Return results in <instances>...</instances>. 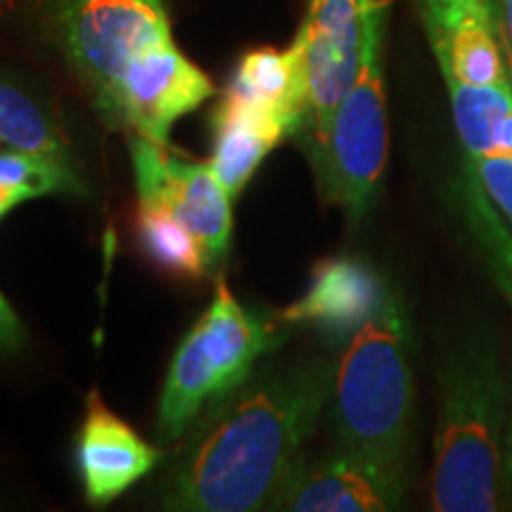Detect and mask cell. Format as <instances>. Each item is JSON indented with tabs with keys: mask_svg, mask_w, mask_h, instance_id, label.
Wrapping results in <instances>:
<instances>
[{
	"mask_svg": "<svg viewBox=\"0 0 512 512\" xmlns=\"http://www.w3.org/2000/svg\"><path fill=\"white\" fill-rule=\"evenodd\" d=\"M406 489L408 456L337 446L316 465H299L271 510L384 512L399 508Z\"/></svg>",
	"mask_w": 512,
	"mask_h": 512,
	"instance_id": "9",
	"label": "cell"
},
{
	"mask_svg": "<svg viewBox=\"0 0 512 512\" xmlns=\"http://www.w3.org/2000/svg\"><path fill=\"white\" fill-rule=\"evenodd\" d=\"M223 95L273 114L299 133L309 126L311 117L309 69L302 46L292 41L285 50L259 48L247 53Z\"/></svg>",
	"mask_w": 512,
	"mask_h": 512,
	"instance_id": "14",
	"label": "cell"
},
{
	"mask_svg": "<svg viewBox=\"0 0 512 512\" xmlns=\"http://www.w3.org/2000/svg\"><path fill=\"white\" fill-rule=\"evenodd\" d=\"M0 183L27 188L36 197L43 195H88L79 169H69L46 157L27 155V152H0Z\"/></svg>",
	"mask_w": 512,
	"mask_h": 512,
	"instance_id": "19",
	"label": "cell"
},
{
	"mask_svg": "<svg viewBox=\"0 0 512 512\" xmlns=\"http://www.w3.org/2000/svg\"><path fill=\"white\" fill-rule=\"evenodd\" d=\"M332 375L325 361L271 370L214 403L166 477L162 508L271 510L304 463V444L330 401Z\"/></svg>",
	"mask_w": 512,
	"mask_h": 512,
	"instance_id": "1",
	"label": "cell"
},
{
	"mask_svg": "<svg viewBox=\"0 0 512 512\" xmlns=\"http://www.w3.org/2000/svg\"><path fill=\"white\" fill-rule=\"evenodd\" d=\"M508 389L494 347L472 339L441 370L430 477L437 512H494L505 496Z\"/></svg>",
	"mask_w": 512,
	"mask_h": 512,
	"instance_id": "2",
	"label": "cell"
},
{
	"mask_svg": "<svg viewBox=\"0 0 512 512\" xmlns=\"http://www.w3.org/2000/svg\"><path fill=\"white\" fill-rule=\"evenodd\" d=\"M503 15H505V41L512 57V0H503Z\"/></svg>",
	"mask_w": 512,
	"mask_h": 512,
	"instance_id": "24",
	"label": "cell"
},
{
	"mask_svg": "<svg viewBox=\"0 0 512 512\" xmlns=\"http://www.w3.org/2000/svg\"><path fill=\"white\" fill-rule=\"evenodd\" d=\"M164 451L152 446L121 420L102 401L98 389L86 396L79 434H76V467L83 494L93 508H105L112 501L150 475L162 463Z\"/></svg>",
	"mask_w": 512,
	"mask_h": 512,
	"instance_id": "12",
	"label": "cell"
},
{
	"mask_svg": "<svg viewBox=\"0 0 512 512\" xmlns=\"http://www.w3.org/2000/svg\"><path fill=\"white\" fill-rule=\"evenodd\" d=\"M472 166L475 181L498 214L512 228V150L496 145L482 155L467 159Z\"/></svg>",
	"mask_w": 512,
	"mask_h": 512,
	"instance_id": "20",
	"label": "cell"
},
{
	"mask_svg": "<svg viewBox=\"0 0 512 512\" xmlns=\"http://www.w3.org/2000/svg\"><path fill=\"white\" fill-rule=\"evenodd\" d=\"M294 41L304 50L311 88L313 159L325 150L332 119L361 55V0H309Z\"/></svg>",
	"mask_w": 512,
	"mask_h": 512,
	"instance_id": "11",
	"label": "cell"
},
{
	"mask_svg": "<svg viewBox=\"0 0 512 512\" xmlns=\"http://www.w3.org/2000/svg\"><path fill=\"white\" fill-rule=\"evenodd\" d=\"M138 202H157L190 228L209 266L228 254L233 235V200L207 162H188L166 145L128 138Z\"/></svg>",
	"mask_w": 512,
	"mask_h": 512,
	"instance_id": "8",
	"label": "cell"
},
{
	"mask_svg": "<svg viewBox=\"0 0 512 512\" xmlns=\"http://www.w3.org/2000/svg\"><path fill=\"white\" fill-rule=\"evenodd\" d=\"M211 133L214 150L209 164L230 200H238L261 162L283 145V140L294 136L287 121L242 105L228 95H223L211 114Z\"/></svg>",
	"mask_w": 512,
	"mask_h": 512,
	"instance_id": "15",
	"label": "cell"
},
{
	"mask_svg": "<svg viewBox=\"0 0 512 512\" xmlns=\"http://www.w3.org/2000/svg\"><path fill=\"white\" fill-rule=\"evenodd\" d=\"M465 216L472 233H475L479 249H482L491 278L496 280L498 290L512 304V228L489 202L477 181L467 185Z\"/></svg>",
	"mask_w": 512,
	"mask_h": 512,
	"instance_id": "18",
	"label": "cell"
},
{
	"mask_svg": "<svg viewBox=\"0 0 512 512\" xmlns=\"http://www.w3.org/2000/svg\"><path fill=\"white\" fill-rule=\"evenodd\" d=\"M29 200H36V195L31 190L0 183V221H3L12 209L19 207L22 202H29Z\"/></svg>",
	"mask_w": 512,
	"mask_h": 512,
	"instance_id": "22",
	"label": "cell"
},
{
	"mask_svg": "<svg viewBox=\"0 0 512 512\" xmlns=\"http://www.w3.org/2000/svg\"><path fill=\"white\" fill-rule=\"evenodd\" d=\"M387 297L375 268L354 256H335L316 264L306 292L280 313V323L313 325L320 335L344 347L382 309Z\"/></svg>",
	"mask_w": 512,
	"mask_h": 512,
	"instance_id": "13",
	"label": "cell"
},
{
	"mask_svg": "<svg viewBox=\"0 0 512 512\" xmlns=\"http://www.w3.org/2000/svg\"><path fill=\"white\" fill-rule=\"evenodd\" d=\"M505 496L512 498V411L508 413V430H505Z\"/></svg>",
	"mask_w": 512,
	"mask_h": 512,
	"instance_id": "23",
	"label": "cell"
},
{
	"mask_svg": "<svg viewBox=\"0 0 512 512\" xmlns=\"http://www.w3.org/2000/svg\"><path fill=\"white\" fill-rule=\"evenodd\" d=\"M27 344V328L0 292V356L17 354Z\"/></svg>",
	"mask_w": 512,
	"mask_h": 512,
	"instance_id": "21",
	"label": "cell"
},
{
	"mask_svg": "<svg viewBox=\"0 0 512 512\" xmlns=\"http://www.w3.org/2000/svg\"><path fill=\"white\" fill-rule=\"evenodd\" d=\"M330 399L337 446L408 456L415 403L411 328L392 292L342 347Z\"/></svg>",
	"mask_w": 512,
	"mask_h": 512,
	"instance_id": "3",
	"label": "cell"
},
{
	"mask_svg": "<svg viewBox=\"0 0 512 512\" xmlns=\"http://www.w3.org/2000/svg\"><path fill=\"white\" fill-rule=\"evenodd\" d=\"M0 143L79 169L72 145L48 107L8 74H0Z\"/></svg>",
	"mask_w": 512,
	"mask_h": 512,
	"instance_id": "16",
	"label": "cell"
},
{
	"mask_svg": "<svg viewBox=\"0 0 512 512\" xmlns=\"http://www.w3.org/2000/svg\"><path fill=\"white\" fill-rule=\"evenodd\" d=\"M50 27L95 100L133 55L174 41L164 0H50Z\"/></svg>",
	"mask_w": 512,
	"mask_h": 512,
	"instance_id": "6",
	"label": "cell"
},
{
	"mask_svg": "<svg viewBox=\"0 0 512 512\" xmlns=\"http://www.w3.org/2000/svg\"><path fill=\"white\" fill-rule=\"evenodd\" d=\"M136 233L145 256L166 273L200 278L209 261L200 240L157 202H138Z\"/></svg>",
	"mask_w": 512,
	"mask_h": 512,
	"instance_id": "17",
	"label": "cell"
},
{
	"mask_svg": "<svg viewBox=\"0 0 512 512\" xmlns=\"http://www.w3.org/2000/svg\"><path fill=\"white\" fill-rule=\"evenodd\" d=\"M214 95L209 76L174 41H166L133 55L95 107L110 126L169 147L176 121Z\"/></svg>",
	"mask_w": 512,
	"mask_h": 512,
	"instance_id": "7",
	"label": "cell"
},
{
	"mask_svg": "<svg viewBox=\"0 0 512 512\" xmlns=\"http://www.w3.org/2000/svg\"><path fill=\"white\" fill-rule=\"evenodd\" d=\"M287 339L271 320L247 311L219 275L214 299L171 358L157 408V437L176 441L209 403H219L252 377L254 363Z\"/></svg>",
	"mask_w": 512,
	"mask_h": 512,
	"instance_id": "4",
	"label": "cell"
},
{
	"mask_svg": "<svg viewBox=\"0 0 512 512\" xmlns=\"http://www.w3.org/2000/svg\"><path fill=\"white\" fill-rule=\"evenodd\" d=\"M15 3H17V0H0V17L8 15V12L15 8Z\"/></svg>",
	"mask_w": 512,
	"mask_h": 512,
	"instance_id": "25",
	"label": "cell"
},
{
	"mask_svg": "<svg viewBox=\"0 0 512 512\" xmlns=\"http://www.w3.org/2000/svg\"><path fill=\"white\" fill-rule=\"evenodd\" d=\"M392 0H361V55L332 119L325 150L313 159L320 185L351 221L363 219L380 188L389 152L384 36Z\"/></svg>",
	"mask_w": 512,
	"mask_h": 512,
	"instance_id": "5",
	"label": "cell"
},
{
	"mask_svg": "<svg viewBox=\"0 0 512 512\" xmlns=\"http://www.w3.org/2000/svg\"><path fill=\"white\" fill-rule=\"evenodd\" d=\"M418 5L448 95L512 88V57L494 0H418Z\"/></svg>",
	"mask_w": 512,
	"mask_h": 512,
	"instance_id": "10",
	"label": "cell"
}]
</instances>
